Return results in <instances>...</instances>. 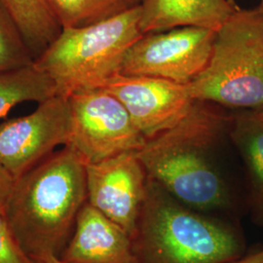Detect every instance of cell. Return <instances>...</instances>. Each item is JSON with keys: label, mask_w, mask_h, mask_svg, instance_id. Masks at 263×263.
<instances>
[{"label": "cell", "mask_w": 263, "mask_h": 263, "mask_svg": "<svg viewBox=\"0 0 263 263\" xmlns=\"http://www.w3.org/2000/svg\"><path fill=\"white\" fill-rule=\"evenodd\" d=\"M206 104L195 102L180 122L148 140L137 154L149 179L179 202L208 214L228 209L231 197L210 155L228 119Z\"/></svg>", "instance_id": "2"}, {"label": "cell", "mask_w": 263, "mask_h": 263, "mask_svg": "<svg viewBox=\"0 0 263 263\" xmlns=\"http://www.w3.org/2000/svg\"><path fill=\"white\" fill-rule=\"evenodd\" d=\"M253 111V110H252ZM255 113V115L262 121L263 123V109H260V110H255L254 111Z\"/></svg>", "instance_id": "22"}, {"label": "cell", "mask_w": 263, "mask_h": 263, "mask_svg": "<svg viewBox=\"0 0 263 263\" xmlns=\"http://www.w3.org/2000/svg\"><path fill=\"white\" fill-rule=\"evenodd\" d=\"M59 258L64 263H139L131 236L88 202Z\"/></svg>", "instance_id": "11"}, {"label": "cell", "mask_w": 263, "mask_h": 263, "mask_svg": "<svg viewBox=\"0 0 263 263\" xmlns=\"http://www.w3.org/2000/svg\"><path fill=\"white\" fill-rule=\"evenodd\" d=\"M62 28H81L141 6L144 0H46Z\"/></svg>", "instance_id": "16"}, {"label": "cell", "mask_w": 263, "mask_h": 263, "mask_svg": "<svg viewBox=\"0 0 263 263\" xmlns=\"http://www.w3.org/2000/svg\"><path fill=\"white\" fill-rule=\"evenodd\" d=\"M70 114V138L86 164L97 163L124 152H138L147 140L121 102L102 88L78 90L67 97Z\"/></svg>", "instance_id": "6"}, {"label": "cell", "mask_w": 263, "mask_h": 263, "mask_svg": "<svg viewBox=\"0 0 263 263\" xmlns=\"http://www.w3.org/2000/svg\"><path fill=\"white\" fill-rule=\"evenodd\" d=\"M257 9L263 12V0H259V5L257 6Z\"/></svg>", "instance_id": "23"}, {"label": "cell", "mask_w": 263, "mask_h": 263, "mask_svg": "<svg viewBox=\"0 0 263 263\" xmlns=\"http://www.w3.org/2000/svg\"><path fill=\"white\" fill-rule=\"evenodd\" d=\"M133 241L139 263H230L245 250L233 226L184 205L149 178Z\"/></svg>", "instance_id": "3"}, {"label": "cell", "mask_w": 263, "mask_h": 263, "mask_svg": "<svg viewBox=\"0 0 263 263\" xmlns=\"http://www.w3.org/2000/svg\"><path fill=\"white\" fill-rule=\"evenodd\" d=\"M14 183H15V179L0 163V215L2 216L4 214L5 206L7 204Z\"/></svg>", "instance_id": "19"}, {"label": "cell", "mask_w": 263, "mask_h": 263, "mask_svg": "<svg viewBox=\"0 0 263 263\" xmlns=\"http://www.w3.org/2000/svg\"><path fill=\"white\" fill-rule=\"evenodd\" d=\"M32 261L33 263H64L59 257H57L55 255H52V254L33 258Z\"/></svg>", "instance_id": "21"}, {"label": "cell", "mask_w": 263, "mask_h": 263, "mask_svg": "<svg viewBox=\"0 0 263 263\" xmlns=\"http://www.w3.org/2000/svg\"><path fill=\"white\" fill-rule=\"evenodd\" d=\"M230 263H263V250H260L254 254H249L247 256H241Z\"/></svg>", "instance_id": "20"}, {"label": "cell", "mask_w": 263, "mask_h": 263, "mask_svg": "<svg viewBox=\"0 0 263 263\" xmlns=\"http://www.w3.org/2000/svg\"><path fill=\"white\" fill-rule=\"evenodd\" d=\"M17 22L35 60L62 32L46 0H1Z\"/></svg>", "instance_id": "15"}, {"label": "cell", "mask_w": 263, "mask_h": 263, "mask_svg": "<svg viewBox=\"0 0 263 263\" xmlns=\"http://www.w3.org/2000/svg\"><path fill=\"white\" fill-rule=\"evenodd\" d=\"M68 99L56 95L33 112L0 123V163L15 179L51 155L70 138Z\"/></svg>", "instance_id": "8"}, {"label": "cell", "mask_w": 263, "mask_h": 263, "mask_svg": "<svg viewBox=\"0 0 263 263\" xmlns=\"http://www.w3.org/2000/svg\"><path fill=\"white\" fill-rule=\"evenodd\" d=\"M215 36L216 31L191 27L143 34L125 54L119 73L187 86L206 68Z\"/></svg>", "instance_id": "7"}, {"label": "cell", "mask_w": 263, "mask_h": 263, "mask_svg": "<svg viewBox=\"0 0 263 263\" xmlns=\"http://www.w3.org/2000/svg\"><path fill=\"white\" fill-rule=\"evenodd\" d=\"M140 8L146 34L186 27L217 31L240 7L229 0H144Z\"/></svg>", "instance_id": "12"}, {"label": "cell", "mask_w": 263, "mask_h": 263, "mask_svg": "<svg viewBox=\"0 0 263 263\" xmlns=\"http://www.w3.org/2000/svg\"><path fill=\"white\" fill-rule=\"evenodd\" d=\"M87 202L134 238L148 176L137 152H124L86 164Z\"/></svg>", "instance_id": "9"}, {"label": "cell", "mask_w": 263, "mask_h": 263, "mask_svg": "<svg viewBox=\"0 0 263 263\" xmlns=\"http://www.w3.org/2000/svg\"><path fill=\"white\" fill-rule=\"evenodd\" d=\"M35 58L17 22L0 0V71L33 65Z\"/></svg>", "instance_id": "17"}, {"label": "cell", "mask_w": 263, "mask_h": 263, "mask_svg": "<svg viewBox=\"0 0 263 263\" xmlns=\"http://www.w3.org/2000/svg\"><path fill=\"white\" fill-rule=\"evenodd\" d=\"M186 87L196 102L263 109V12L236 10L216 31L206 68Z\"/></svg>", "instance_id": "4"}, {"label": "cell", "mask_w": 263, "mask_h": 263, "mask_svg": "<svg viewBox=\"0 0 263 263\" xmlns=\"http://www.w3.org/2000/svg\"><path fill=\"white\" fill-rule=\"evenodd\" d=\"M230 121V137L248 175L252 217L256 226L263 227V123L252 110L240 113Z\"/></svg>", "instance_id": "13"}, {"label": "cell", "mask_w": 263, "mask_h": 263, "mask_svg": "<svg viewBox=\"0 0 263 263\" xmlns=\"http://www.w3.org/2000/svg\"><path fill=\"white\" fill-rule=\"evenodd\" d=\"M140 6L81 28L62 29L35 64L68 97L81 89L97 88L119 73L125 54L143 35Z\"/></svg>", "instance_id": "5"}, {"label": "cell", "mask_w": 263, "mask_h": 263, "mask_svg": "<svg viewBox=\"0 0 263 263\" xmlns=\"http://www.w3.org/2000/svg\"><path fill=\"white\" fill-rule=\"evenodd\" d=\"M57 95L55 82L45 70L33 65L0 71V119L12 108L28 102L40 104Z\"/></svg>", "instance_id": "14"}, {"label": "cell", "mask_w": 263, "mask_h": 263, "mask_svg": "<svg viewBox=\"0 0 263 263\" xmlns=\"http://www.w3.org/2000/svg\"><path fill=\"white\" fill-rule=\"evenodd\" d=\"M0 263H33L20 248L5 218L0 215Z\"/></svg>", "instance_id": "18"}, {"label": "cell", "mask_w": 263, "mask_h": 263, "mask_svg": "<svg viewBox=\"0 0 263 263\" xmlns=\"http://www.w3.org/2000/svg\"><path fill=\"white\" fill-rule=\"evenodd\" d=\"M97 88L121 102L147 141L175 127L196 102L186 86L149 76L117 73Z\"/></svg>", "instance_id": "10"}, {"label": "cell", "mask_w": 263, "mask_h": 263, "mask_svg": "<svg viewBox=\"0 0 263 263\" xmlns=\"http://www.w3.org/2000/svg\"><path fill=\"white\" fill-rule=\"evenodd\" d=\"M86 202V162L64 145L15 180L3 217L31 260L59 257Z\"/></svg>", "instance_id": "1"}]
</instances>
